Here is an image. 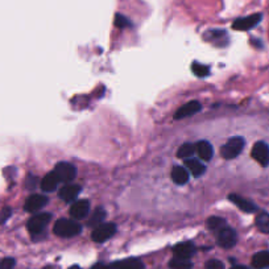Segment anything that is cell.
Returning a JSON list of instances; mask_svg holds the SVG:
<instances>
[{"label":"cell","instance_id":"obj_1","mask_svg":"<svg viewBox=\"0 0 269 269\" xmlns=\"http://www.w3.org/2000/svg\"><path fill=\"white\" fill-rule=\"evenodd\" d=\"M53 231L57 236L72 238L76 236L82 231V226L73 219H60L54 223Z\"/></svg>","mask_w":269,"mask_h":269},{"label":"cell","instance_id":"obj_2","mask_svg":"<svg viewBox=\"0 0 269 269\" xmlns=\"http://www.w3.org/2000/svg\"><path fill=\"white\" fill-rule=\"evenodd\" d=\"M244 146H246V140L240 136H235V138H230L228 142L222 146L220 153L226 160H232V158H236L242 153V150H244Z\"/></svg>","mask_w":269,"mask_h":269},{"label":"cell","instance_id":"obj_3","mask_svg":"<svg viewBox=\"0 0 269 269\" xmlns=\"http://www.w3.org/2000/svg\"><path fill=\"white\" fill-rule=\"evenodd\" d=\"M52 215L49 212H41L30 219V222L26 223V228L32 235H38L44 231V228L50 222Z\"/></svg>","mask_w":269,"mask_h":269},{"label":"cell","instance_id":"obj_4","mask_svg":"<svg viewBox=\"0 0 269 269\" xmlns=\"http://www.w3.org/2000/svg\"><path fill=\"white\" fill-rule=\"evenodd\" d=\"M216 242L222 248H232L238 242V235L235 230L224 226L223 228L216 231Z\"/></svg>","mask_w":269,"mask_h":269},{"label":"cell","instance_id":"obj_5","mask_svg":"<svg viewBox=\"0 0 269 269\" xmlns=\"http://www.w3.org/2000/svg\"><path fill=\"white\" fill-rule=\"evenodd\" d=\"M115 232H116V224H114V223H102L98 227H95V230L91 234V239L96 242V243H103L111 236H114Z\"/></svg>","mask_w":269,"mask_h":269},{"label":"cell","instance_id":"obj_6","mask_svg":"<svg viewBox=\"0 0 269 269\" xmlns=\"http://www.w3.org/2000/svg\"><path fill=\"white\" fill-rule=\"evenodd\" d=\"M54 173L58 177L60 182H72L76 178V169L69 162H58L54 168Z\"/></svg>","mask_w":269,"mask_h":269},{"label":"cell","instance_id":"obj_7","mask_svg":"<svg viewBox=\"0 0 269 269\" xmlns=\"http://www.w3.org/2000/svg\"><path fill=\"white\" fill-rule=\"evenodd\" d=\"M254 161H258L262 166L269 165V146L266 142H258L252 148L251 152Z\"/></svg>","mask_w":269,"mask_h":269},{"label":"cell","instance_id":"obj_8","mask_svg":"<svg viewBox=\"0 0 269 269\" xmlns=\"http://www.w3.org/2000/svg\"><path fill=\"white\" fill-rule=\"evenodd\" d=\"M262 14H254V15L246 16V18H238L232 24V28L235 30H248L256 26L258 22H262Z\"/></svg>","mask_w":269,"mask_h":269},{"label":"cell","instance_id":"obj_9","mask_svg":"<svg viewBox=\"0 0 269 269\" xmlns=\"http://www.w3.org/2000/svg\"><path fill=\"white\" fill-rule=\"evenodd\" d=\"M88 211H90V202L88 200H76L70 208V215L74 219H84L88 216Z\"/></svg>","mask_w":269,"mask_h":269},{"label":"cell","instance_id":"obj_10","mask_svg":"<svg viewBox=\"0 0 269 269\" xmlns=\"http://www.w3.org/2000/svg\"><path fill=\"white\" fill-rule=\"evenodd\" d=\"M48 198L45 196H40V194H33L30 196L28 200H26V204H24V208L30 212H34V211H38L40 208H45L48 204Z\"/></svg>","mask_w":269,"mask_h":269},{"label":"cell","instance_id":"obj_11","mask_svg":"<svg viewBox=\"0 0 269 269\" xmlns=\"http://www.w3.org/2000/svg\"><path fill=\"white\" fill-rule=\"evenodd\" d=\"M200 108H202V106H200V103L198 102V100H192V102L181 106V107L177 110L174 118L176 119H184V118L193 116L194 114L200 111Z\"/></svg>","mask_w":269,"mask_h":269},{"label":"cell","instance_id":"obj_12","mask_svg":"<svg viewBox=\"0 0 269 269\" xmlns=\"http://www.w3.org/2000/svg\"><path fill=\"white\" fill-rule=\"evenodd\" d=\"M228 200H231L234 204H236L240 210L244 211V212H248V214H251V212H254V211L258 210V206H256L254 202L246 200V198L238 196V194H230Z\"/></svg>","mask_w":269,"mask_h":269},{"label":"cell","instance_id":"obj_13","mask_svg":"<svg viewBox=\"0 0 269 269\" xmlns=\"http://www.w3.org/2000/svg\"><path fill=\"white\" fill-rule=\"evenodd\" d=\"M173 254H174V258H190L196 254V247H194V244L190 243V242H184V243H180L177 244V246H174Z\"/></svg>","mask_w":269,"mask_h":269},{"label":"cell","instance_id":"obj_14","mask_svg":"<svg viewBox=\"0 0 269 269\" xmlns=\"http://www.w3.org/2000/svg\"><path fill=\"white\" fill-rule=\"evenodd\" d=\"M80 185H65L60 190V198L70 204V202H73L76 200V198L80 196Z\"/></svg>","mask_w":269,"mask_h":269},{"label":"cell","instance_id":"obj_15","mask_svg":"<svg viewBox=\"0 0 269 269\" xmlns=\"http://www.w3.org/2000/svg\"><path fill=\"white\" fill-rule=\"evenodd\" d=\"M196 152L198 153V156H200V160L208 161L212 158L214 156V148L211 146L210 142H206V140H202L196 146Z\"/></svg>","mask_w":269,"mask_h":269},{"label":"cell","instance_id":"obj_16","mask_svg":"<svg viewBox=\"0 0 269 269\" xmlns=\"http://www.w3.org/2000/svg\"><path fill=\"white\" fill-rule=\"evenodd\" d=\"M185 166H186V169L192 172L193 176H196V177H200V176H202L204 172H206V166H204V165L198 160V158H193V157L186 158Z\"/></svg>","mask_w":269,"mask_h":269},{"label":"cell","instance_id":"obj_17","mask_svg":"<svg viewBox=\"0 0 269 269\" xmlns=\"http://www.w3.org/2000/svg\"><path fill=\"white\" fill-rule=\"evenodd\" d=\"M172 180L177 185H185L189 181V173L185 166H174L172 170Z\"/></svg>","mask_w":269,"mask_h":269},{"label":"cell","instance_id":"obj_18","mask_svg":"<svg viewBox=\"0 0 269 269\" xmlns=\"http://www.w3.org/2000/svg\"><path fill=\"white\" fill-rule=\"evenodd\" d=\"M112 269H144L142 264L138 258H127V260H122L111 266Z\"/></svg>","mask_w":269,"mask_h":269},{"label":"cell","instance_id":"obj_19","mask_svg":"<svg viewBox=\"0 0 269 269\" xmlns=\"http://www.w3.org/2000/svg\"><path fill=\"white\" fill-rule=\"evenodd\" d=\"M58 184V177L56 176L54 172H52V173H48L42 178V181H41V189L44 190V192H53V190L57 189Z\"/></svg>","mask_w":269,"mask_h":269},{"label":"cell","instance_id":"obj_20","mask_svg":"<svg viewBox=\"0 0 269 269\" xmlns=\"http://www.w3.org/2000/svg\"><path fill=\"white\" fill-rule=\"evenodd\" d=\"M252 266L256 269L269 268V251H262L254 254Z\"/></svg>","mask_w":269,"mask_h":269},{"label":"cell","instance_id":"obj_21","mask_svg":"<svg viewBox=\"0 0 269 269\" xmlns=\"http://www.w3.org/2000/svg\"><path fill=\"white\" fill-rule=\"evenodd\" d=\"M256 227L258 228V231H262V234H269V212H260V214L256 216Z\"/></svg>","mask_w":269,"mask_h":269},{"label":"cell","instance_id":"obj_22","mask_svg":"<svg viewBox=\"0 0 269 269\" xmlns=\"http://www.w3.org/2000/svg\"><path fill=\"white\" fill-rule=\"evenodd\" d=\"M106 219V210L103 208H98L96 210L94 211V214H92V218L88 222V226L90 227H98L99 224H102L104 222Z\"/></svg>","mask_w":269,"mask_h":269},{"label":"cell","instance_id":"obj_23","mask_svg":"<svg viewBox=\"0 0 269 269\" xmlns=\"http://www.w3.org/2000/svg\"><path fill=\"white\" fill-rule=\"evenodd\" d=\"M169 266H170L172 269H192L193 268V264L189 262V258H174L170 260Z\"/></svg>","mask_w":269,"mask_h":269},{"label":"cell","instance_id":"obj_24","mask_svg":"<svg viewBox=\"0 0 269 269\" xmlns=\"http://www.w3.org/2000/svg\"><path fill=\"white\" fill-rule=\"evenodd\" d=\"M194 152H196V146L193 144H190V142H186L184 146H181V148L177 152V156L180 158H190V156H193Z\"/></svg>","mask_w":269,"mask_h":269},{"label":"cell","instance_id":"obj_25","mask_svg":"<svg viewBox=\"0 0 269 269\" xmlns=\"http://www.w3.org/2000/svg\"><path fill=\"white\" fill-rule=\"evenodd\" d=\"M208 228H211L212 231H219L220 228H223L224 226H227L226 220L223 218H219V216H211L208 220Z\"/></svg>","mask_w":269,"mask_h":269},{"label":"cell","instance_id":"obj_26","mask_svg":"<svg viewBox=\"0 0 269 269\" xmlns=\"http://www.w3.org/2000/svg\"><path fill=\"white\" fill-rule=\"evenodd\" d=\"M192 70H193V73L196 74V76H206L210 74V69H208V66L202 65V64H198V62H194L193 65H192Z\"/></svg>","mask_w":269,"mask_h":269},{"label":"cell","instance_id":"obj_27","mask_svg":"<svg viewBox=\"0 0 269 269\" xmlns=\"http://www.w3.org/2000/svg\"><path fill=\"white\" fill-rule=\"evenodd\" d=\"M115 26L118 28H126V26H131V22H130V20L126 16L116 15V18H115Z\"/></svg>","mask_w":269,"mask_h":269},{"label":"cell","instance_id":"obj_28","mask_svg":"<svg viewBox=\"0 0 269 269\" xmlns=\"http://www.w3.org/2000/svg\"><path fill=\"white\" fill-rule=\"evenodd\" d=\"M15 268V260L12 258H6L0 260V269H14Z\"/></svg>","mask_w":269,"mask_h":269},{"label":"cell","instance_id":"obj_29","mask_svg":"<svg viewBox=\"0 0 269 269\" xmlns=\"http://www.w3.org/2000/svg\"><path fill=\"white\" fill-rule=\"evenodd\" d=\"M206 269H224V264L219 260H210L206 262Z\"/></svg>","mask_w":269,"mask_h":269},{"label":"cell","instance_id":"obj_30","mask_svg":"<svg viewBox=\"0 0 269 269\" xmlns=\"http://www.w3.org/2000/svg\"><path fill=\"white\" fill-rule=\"evenodd\" d=\"M10 216H11V208H6L3 211H2V214H0V219H2V222H6Z\"/></svg>","mask_w":269,"mask_h":269},{"label":"cell","instance_id":"obj_31","mask_svg":"<svg viewBox=\"0 0 269 269\" xmlns=\"http://www.w3.org/2000/svg\"><path fill=\"white\" fill-rule=\"evenodd\" d=\"M91 269H107V268H106V266H103V264H96V266H94Z\"/></svg>","mask_w":269,"mask_h":269},{"label":"cell","instance_id":"obj_32","mask_svg":"<svg viewBox=\"0 0 269 269\" xmlns=\"http://www.w3.org/2000/svg\"><path fill=\"white\" fill-rule=\"evenodd\" d=\"M231 269H250V268H248V266H232Z\"/></svg>","mask_w":269,"mask_h":269},{"label":"cell","instance_id":"obj_33","mask_svg":"<svg viewBox=\"0 0 269 269\" xmlns=\"http://www.w3.org/2000/svg\"><path fill=\"white\" fill-rule=\"evenodd\" d=\"M69 269H80V268L78 266H72V268H69Z\"/></svg>","mask_w":269,"mask_h":269},{"label":"cell","instance_id":"obj_34","mask_svg":"<svg viewBox=\"0 0 269 269\" xmlns=\"http://www.w3.org/2000/svg\"><path fill=\"white\" fill-rule=\"evenodd\" d=\"M46 269H52V268H46Z\"/></svg>","mask_w":269,"mask_h":269}]
</instances>
